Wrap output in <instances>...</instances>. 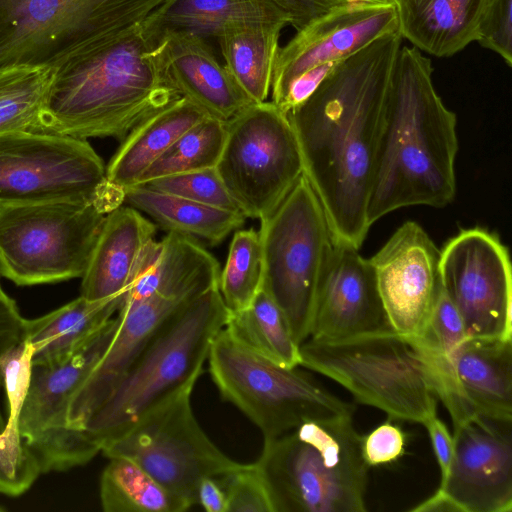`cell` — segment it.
<instances>
[{
  "mask_svg": "<svg viewBox=\"0 0 512 512\" xmlns=\"http://www.w3.org/2000/svg\"><path fill=\"white\" fill-rule=\"evenodd\" d=\"M399 30L338 63L287 112L303 174L320 200L334 238L360 249L371 227L367 202Z\"/></svg>",
  "mask_w": 512,
  "mask_h": 512,
  "instance_id": "obj_1",
  "label": "cell"
},
{
  "mask_svg": "<svg viewBox=\"0 0 512 512\" xmlns=\"http://www.w3.org/2000/svg\"><path fill=\"white\" fill-rule=\"evenodd\" d=\"M431 60L401 46L385 97L367 202L371 226L397 209L441 208L456 195L457 118L435 90Z\"/></svg>",
  "mask_w": 512,
  "mask_h": 512,
  "instance_id": "obj_2",
  "label": "cell"
},
{
  "mask_svg": "<svg viewBox=\"0 0 512 512\" xmlns=\"http://www.w3.org/2000/svg\"><path fill=\"white\" fill-rule=\"evenodd\" d=\"M178 98L161 64L160 43L140 22L54 69L35 131L122 141L142 120Z\"/></svg>",
  "mask_w": 512,
  "mask_h": 512,
  "instance_id": "obj_3",
  "label": "cell"
},
{
  "mask_svg": "<svg viewBox=\"0 0 512 512\" xmlns=\"http://www.w3.org/2000/svg\"><path fill=\"white\" fill-rule=\"evenodd\" d=\"M363 437L353 415H335L264 439L255 463L273 512H365Z\"/></svg>",
  "mask_w": 512,
  "mask_h": 512,
  "instance_id": "obj_4",
  "label": "cell"
},
{
  "mask_svg": "<svg viewBox=\"0 0 512 512\" xmlns=\"http://www.w3.org/2000/svg\"><path fill=\"white\" fill-rule=\"evenodd\" d=\"M229 311L218 288L175 313L138 354L82 427L100 450L148 410L196 384Z\"/></svg>",
  "mask_w": 512,
  "mask_h": 512,
  "instance_id": "obj_5",
  "label": "cell"
},
{
  "mask_svg": "<svg viewBox=\"0 0 512 512\" xmlns=\"http://www.w3.org/2000/svg\"><path fill=\"white\" fill-rule=\"evenodd\" d=\"M300 366L344 387L357 403L385 412L390 420L424 424L437 415L436 366L416 338L394 330L336 340L307 338Z\"/></svg>",
  "mask_w": 512,
  "mask_h": 512,
  "instance_id": "obj_6",
  "label": "cell"
},
{
  "mask_svg": "<svg viewBox=\"0 0 512 512\" xmlns=\"http://www.w3.org/2000/svg\"><path fill=\"white\" fill-rule=\"evenodd\" d=\"M211 379L222 399L236 406L264 439L304 422L353 415L346 402L297 367L282 366L250 349L223 328L208 354Z\"/></svg>",
  "mask_w": 512,
  "mask_h": 512,
  "instance_id": "obj_7",
  "label": "cell"
},
{
  "mask_svg": "<svg viewBox=\"0 0 512 512\" xmlns=\"http://www.w3.org/2000/svg\"><path fill=\"white\" fill-rule=\"evenodd\" d=\"M167 0H0V69L56 68Z\"/></svg>",
  "mask_w": 512,
  "mask_h": 512,
  "instance_id": "obj_8",
  "label": "cell"
},
{
  "mask_svg": "<svg viewBox=\"0 0 512 512\" xmlns=\"http://www.w3.org/2000/svg\"><path fill=\"white\" fill-rule=\"evenodd\" d=\"M262 289L282 311L300 345L310 335L316 295L334 236L320 200L304 174L260 220Z\"/></svg>",
  "mask_w": 512,
  "mask_h": 512,
  "instance_id": "obj_9",
  "label": "cell"
},
{
  "mask_svg": "<svg viewBox=\"0 0 512 512\" xmlns=\"http://www.w3.org/2000/svg\"><path fill=\"white\" fill-rule=\"evenodd\" d=\"M106 214L94 202L0 205V276L19 286L81 278Z\"/></svg>",
  "mask_w": 512,
  "mask_h": 512,
  "instance_id": "obj_10",
  "label": "cell"
},
{
  "mask_svg": "<svg viewBox=\"0 0 512 512\" xmlns=\"http://www.w3.org/2000/svg\"><path fill=\"white\" fill-rule=\"evenodd\" d=\"M189 384L169 396L107 443L108 458L126 457L189 508L197 505L199 483L219 478L242 463L224 454L197 421Z\"/></svg>",
  "mask_w": 512,
  "mask_h": 512,
  "instance_id": "obj_11",
  "label": "cell"
},
{
  "mask_svg": "<svg viewBox=\"0 0 512 512\" xmlns=\"http://www.w3.org/2000/svg\"><path fill=\"white\" fill-rule=\"evenodd\" d=\"M123 199L87 140L36 131L0 137V205L94 202L109 213Z\"/></svg>",
  "mask_w": 512,
  "mask_h": 512,
  "instance_id": "obj_12",
  "label": "cell"
},
{
  "mask_svg": "<svg viewBox=\"0 0 512 512\" xmlns=\"http://www.w3.org/2000/svg\"><path fill=\"white\" fill-rule=\"evenodd\" d=\"M247 218L270 215L303 175L295 133L272 101L251 103L226 121V136L215 167Z\"/></svg>",
  "mask_w": 512,
  "mask_h": 512,
  "instance_id": "obj_13",
  "label": "cell"
},
{
  "mask_svg": "<svg viewBox=\"0 0 512 512\" xmlns=\"http://www.w3.org/2000/svg\"><path fill=\"white\" fill-rule=\"evenodd\" d=\"M118 318L107 321L71 356L51 363L33 364L19 418L23 443L41 473L62 472L92 460L100 448L69 423L72 398L109 348Z\"/></svg>",
  "mask_w": 512,
  "mask_h": 512,
  "instance_id": "obj_14",
  "label": "cell"
},
{
  "mask_svg": "<svg viewBox=\"0 0 512 512\" xmlns=\"http://www.w3.org/2000/svg\"><path fill=\"white\" fill-rule=\"evenodd\" d=\"M397 30L392 1L355 3L331 10L297 30L280 47L271 85L272 102L288 112L303 102L334 66Z\"/></svg>",
  "mask_w": 512,
  "mask_h": 512,
  "instance_id": "obj_15",
  "label": "cell"
},
{
  "mask_svg": "<svg viewBox=\"0 0 512 512\" xmlns=\"http://www.w3.org/2000/svg\"><path fill=\"white\" fill-rule=\"evenodd\" d=\"M439 271L466 338H512V268L496 234L480 227L461 230L440 250Z\"/></svg>",
  "mask_w": 512,
  "mask_h": 512,
  "instance_id": "obj_16",
  "label": "cell"
},
{
  "mask_svg": "<svg viewBox=\"0 0 512 512\" xmlns=\"http://www.w3.org/2000/svg\"><path fill=\"white\" fill-rule=\"evenodd\" d=\"M369 260L391 328L419 338L441 287L440 250L418 223L407 221Z\"/></svg>",
  "mask_w": 512,
  "mask_h": 512,
  "instance_id": "obj_17",
  "label": "cell"
},
{
  "mask_svg": "<svg viewBox=\"0 0 512 512\" xmlns=\"http://www.w3.org/2000/svg\"><path fill=\"white\" fill-rule=\"evenodd\" d=\"M511 425L476 415L453 426V459L438 490L459 512H511Z\"/></svg>",
  "mask_w": 512,
  "mask_h": 512,
  "instance_id": "obj_18",
  "label": "cell"
},
{
  "mask_svg": "<svg viewBox=\"0 0 512 512\" xmlns=\"http://www.w3.org/2000/svg\"><path fill=\"white\" fill-rule=\"evenodd\" d=\"M393 330L374 268L359 249L334 238L319 283L308 338L336 340Z\"/></svg>",
  "mask_w": 512,
  "mask_h": 512,
  "instance_id": "obj_19",
  "label": "cell"
},
{
  "mask_svg": "<svg viewBox=\"0 0 512 512\" xmlns=\"http://www.w3.org/2000/svg\"><path fill=\"white\" fill-rule=\"evenodd\" d=\"M160 59L168 82L179 96L210 117L227 121L252 103L202 38L167 36L160 42Z\"/></svg>",
  "mask_w": 512,
  "mask_h": 512,
  "instance_id": "obj_20",
  "label": "cell"
},
{
  "mask_svg": "<svg viewBox=\"0 0 512 512\" xmlns=\"http://www.w3.org/2000/svg\"><path fill=\"white\" fill-rule=\"evenodd\" d=\"M220 266L195 238L177 232L143 249L122 303H133L154 293L203 294L218 288Z\"/></svg>",
  "mask_w": 512,
  "mask_h": 512,
  "instance_id": "obj_21",
  "label": "cell"
},
{
  "mask_svg": "<svg viewBox=\"0 0 512 512\" xmlns=\"http://www.w3.org/2000/svg\"><path fill=\"white\" fill-rule=\"evenodd\" d=\"M156 226L138 210L121 205L106 214L83 274L80 295L102 300L123 295Z\"/></svg>",
  "mask_w": 512,
  "mask_h": 512,
  "instance_id": "obj_22",
  "label": "cell"
},
{
  "mask_svg": "<svg viewBox=\"0 0 512 512\" xmlns=\"http://www.w3.org/2000/svg\"><path fill=\"white\" fill-rule=\"evenodd\" d=\"M450 364L461 398L476 415L512 421V338H466Z\"/></svg>",
  "mask_w": 512,
  "mask_h": 512,
  "instance_id": "obj_23",
  "label": "cell"
},
{
  "mask_svg": "<svg viewBox=\"0 0 512 512\" xmlns=\"http://www.w3.org/2000/svg\"><path fill=\"white\" fill-rule=\"evenodd\" d=\"M401 36L436 57H450L477 41L489 0H391Z\"/></svg>",
  "mask_w": 512,
  "mask_h": 512,
  "instance_id": "obj_24",
  "label": "cell"
},
{
  "mask_svg": "<svg viewBox=\"0 0 512 512\" xmlns=\"http://www.w3.org/2000/svg\"><path fill=\"white\" fill-rule=\"evenodd\" d=\"M208 115L180 97L136 125L106 166L111 186L124 191L139 184L147 169L189 128Z\"/></svg>",
  "mask_w": 512,
  "mask_h": 512,
  "instance_id": "obj_25",
  "label": "cell"
},
{
  "mask_svg": "<svg viewBox=\"0 0 512 512\" xmlns=\"http://www.w3.org/2000/svg\"><path fill=\"white\" fill-rule=\"evenodd\" d=\"M238 21L290 23L271 0H167L141 25L150 38L160 43L173 34H189L204 40L217 37L225 25Z\"/></svg>",
  "mask_w": 512,
  "mask_h": 512,
  "instance_id": "obj_26",
  "label": "cell"
},
{
  "mask_svg": "<svg viewBox=\"0 0 512 512\" xmlns=\"http://www.w3.org/2000/svg\"><path fill=\"white\" fill-rule=\"evenodd\" d=\"M123 295L88 300L81 295L35 319L25 320L24 339L33 364L63 360L80 349L119 310Z\"/></svg>",
  "mask_w": 512,
  "mask_h": 512,
  "instance_id": "obj_27",
  "label": "cell"
},
{
  "mask_svg": "<svg viewBox=\"0 0 512 512\" xmlns=\"http://www.w3.org/2000/svg\"><path fill=\"white\" fill-rule=\"evenodd\" d=\"M286 25L238 21L217 35L225 68L252 103L266 101L272 85L279 38Z\"/></svg>",
  "mask_w": 512,
  "mask_h": 512,
  "instance_id": "obj_28",
  "label": "cell"
},
{
  "mask_svg": "<svg viewBox=\"0 0 512 512\" xmlns=\"http://www.w3.org/2000/svg\"><path fill=\"white\" fill-rule=\"evenodd\" d=\"M123 193V204L146 213L168 232L200 237L214 245L240 228L246 219L240 212L194 202L143 184L128 187Z\"/></svg>",
  "mask_w": 512,
  "mask_h": 512,
  "instance_id": "obj_29",
  "label": "cell"
},
{
  "mask_svg": "<svg viewBox=\"0 0 512 512\" xmlns=\"http://www.w3.org/2000/svg\"><path fill=\"white\" fill-rule=\"evenodd\" d=\"M33 350L22 340L0 358L7 415L0 431V464L12 474L34 482L41 474L37 461L22 441L19 418L29 387Z\"/></svg>",
  "mask_w": 512,
  "mask_h": 512,
  "instance_id": "obj_30",
  "label": "cell"
},
{
  "mask_svg": "<svg viewBox=\"0 0 512 512\" xmlns=\"http://www.w3.org/2000/svg\"><path fill=\"white\" fill-rule=\"evenodd\" d=\"M224 328L262 356L285 367L300 366L299 345L282 311L262 288L248 307L229 312Z\"/></svg>",
  "mask_w": 512,
  "mask_h": 512,
  "instance_id": "obj_31",
  "label": "cell"
},
{
  "mask_svg": "<svg viewBox=\"0 0 512 512\" xmlns=\"http://www.w3.org/2000/svg\"><path fill=\"white\" fill-rule=\"evenodd\" d=\"M100 501L105 512H183L185 502L156 482L126 457H110L100 478Z\"/></svg>",
  "mask_w": 512,
  "mask_h": 512,
  "instance_id": "obj_32",
  "label": "cell"
},
{
  "mask_svg": "<svg viewBox=\"0 0 512 512\" xmlns=\"http://www.w3.org/2000/svg\"><path fill=\"white\" fill-rule=\"evenodd\" d=\"M54 69L35 66L0 69V137L36 130Z\"/></svg>",
  "mask_w": 512,
  "mask_h": 512,
  "instance_id": "obj_33",
  "label": "cell"
},
{
  "mask_svg": "<svg viewBox=\"0 0 512 512\" xmlns=\"http://www.w3.org/2000/svg\"><path fill=\"white\" fill-rule=\"evenodd\" d=\"M226 136V121L207 116L185 131L144 173L152 179L215 168Z\"/></svg>",
  "mask_w": 512,
  "mask_h": 512,
  "instance_id": "obj_34",
  "label": "cell"
},
{
  "mask_svg": "<svg viewBox=\"0 0 512 512\" xmlns=\"http://www.w3.org/2000/svg\"><path fill=\"white\" fill-rule=\"evenodd\" d=\"M263 253L259 231L238 230L220 271L218 289L229 312L250 305L262 288Z\"/></svg>",
  "mask_w": 512,
  "mask_h": 512,
  "instance_id": "obj_35",
  "label": "cell"
},
{
  "mask_svg": "<svg viewBox=\"0 0 512 512\" xmlns=\"http://www.w3.org/2000/svg\"><path fill=\"white\" fill-rule=\"evenodd\" d=\"M141 184L208 206L240 212L215 168L169 175Z\"/></svg>",
  "mask_w": 512,
  "mask_h": 512,
  "instance_id": "obj_36",
  "label": "cell"
},
{
  "mask_svg": "<svg viewBox=\"0 0 512 512\" xmlns=\"http://www.w3.org/2000/svg\"><path fill=\"white\" fill-rule=\"evenodd\" d=\"M417 339L433 352L448 358L466 339L462 318L442 286L435 299L424 332Z\"/></svg>",
  "mask_w": 512,
  "mask_h": 512,
  "instance_id": "obj_37",
  "label": "cell"
},
{
  "mask_svg": "<svg viewBox=\"0 0 512 512\" xmlns=\"http://www.w3.org/2000/svg\"><path fill=\"white\" fill-rule=\"evenodd\" d=\"M217 479L225 490L228 512H273L266 484L255 462L242 463Z\"/></svg>",
  "mask_w": 512,
  "mask_h": 512,
  "instance_id": "obj_38",
  "label": "cell"
},
{
  "mask_svg": "<svg viewBox=\"0 0 512 512\" xmlns=\"http://www.w3.org/2000/svg\"><path fill=\"white\" fill-rule=\"evenodd\" d=\"M476 42L512 66V0H489Z\"/></svg>",
  "mask_w": 512,
  "mask_h": 512,
  "instance_id": "obj_39",
  "label": "cell"
},
{
  "mask_svg": "<svg viewBox=\"0 0 512 512\" xmlns=\"http://www.w3.org/2000/svg\"><path fill=\"white\" fill-rule=\"evenodd\" d=\"M406 436L390 419L363 437V456L370 466L389 464L404 454Z\"/></svg>",
  "mask_w": 512,
  "mask_h": 512,
  "instance_id": "obj_40",
  "label": "cell"
},
{
  "mask_svg": "<svg viewBox=\"0 0 512 512\" xmlns=\"http://www.w3.org/2000/svg\"><path fill=\"white\" fill-rule=\"evenodd\" d=\"M289 18L296 31L331 10L355 3L386 2L391 0H271Z\"/></svg>",
  "mask_w": 512,
  "mask_h": 512,
  "instance_id": "obj_41",
  "label": "cell"
},
{
  "mask_svg": "<svg viewBox=\"0 0 512 512\" xmlns=\"http://www.w3.org/2000/svg\"><path fill=\"white\" fill-rule=\"evenodd\" d=\"M25 320L16 302L6 293L0 295V358L24 339ZM2 390L0 373V431L5 425V414L1 405Z\"/></svg>",
  "mask_w": 512,
  "mask_h": 512,
  "instance_id": "obj_42",
  "label": "cell"
},
{
  "mask_svg": "<svg viewBox=\"0 0 512 512\" xmlns=\"http://www.w3.org/2000/svg\"><path fill=\"white\" fill-rule=\"evenodd\" d=\"M429 434L431 444L437 459L441 481L448 475L453 459V437L447 429L446 424L437 415L431 417L423 424Z\"/></svg>",
  "mask_w": 512,
  "mask_h": 512,
  "instance_id": "obj_43",
  "label": "cell"
},
{
  "mask_svg": "<svg viewBox=\"0 0 512 512\" xmlns=\"http://www.w3.org/2000/svg\"><path fill=\"white\" fill-rule=\"evenodd\" d=\"M197 505L207 512H228V500L224 488L215 477L201 480L197 490Z\"/></svg>",
  "mask_w": 512,
  "mask_h": 512,
  "instance_id": "obj_44",
  "label": "cell"
},
{
  "mask_svg": "<svg viewBox=\"0 0 512 512\" xmlns=\"http://www.w3.org/2000/svg\"><path fill=\"white\" fill-rule=\"evenodd\" d=\"M415 512H430V511H447L459 512L454 503L440 490H437L434 495L430 496L427 500L420 503L411 509Z\"/></svg>",
  "mask_w": 512,
  "mask_h": 512,
  "instance_id": "obj_45",
  "label": "cell"
},
{
  "mask_svg": "<svg viewBox=\"0 0 512 512\" xmlns=\"http://www.w3.org/2000/svg\"><path fill=\"white\" fill-rule=\"evenodd\" d=\"M24 492H26L25 488L0 464V494L15 497Z\"/></svg>",
  "mask_w": 512,
  "mask_h": 512,
  "instance_id": "obj_46",
  "label": "cell"
},
{
  "mask_svg": "<svg viewBox=\"0 0 512 512\" xmlns=\"http://www.w3.org/2000/svg\"><path fill=\"white\" fill-rule=\"evenodd\" d=\"M4 290L2 289L1 283H0V295L4 294Z\"/></svg>",
  "mask_w": 512,
  "mask_h": 512,
  "instance_id": "obj_47",
  "label": "cell"
},
{
  "mask_svg": "<svg viewBox=\"0 0 512 512\" xmlns=\"http://www.w3.org/2000/svg\"><path fill=\"white\" fill-rule=\"evenodd\" d=\"M2 510H3V508L0 506V511H2Z\"/></svg>",
  "mask_w": 512,
  "mask_h": 512,
  "instance_id": "obj_48",
  "label": "cell"
}]
</instances>
